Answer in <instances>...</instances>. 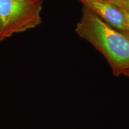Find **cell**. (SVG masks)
<instances>
[{"instance_id":"1","label":"cell","mask_w":129,"mask_h":129,"mask_svg":"<svg viewBox=\"0 0 129 129\" xmlns=\"http://www.w3.org/2000/svg\"><path fill=\"white\" fill-rule=\"evenodd\" d=\"M75 32L104 56L115 76L129 70V37L83 6Z\"/></svg>"},{"instance_id":"5","label":"cell","mask_w":129,"mask_h":129,"mask_svg":"<svg viewBox=\"0 0 129 129\" xmlns=\"http://www.w3.org/2000/svg\"><path fill=\"white\" fill-rule=\"evenodd\" d=\"M121 9V10L122 11V12H123L124 14L125 22H126V25L127 27V30H128V31H127V35L129 37V12H127V11H125V10L122 9Z\"/></svg>"},{"instance_id":"3","label":"cell","mask_w":129,"mask_h":129,"mask_svg":"<svg viewBox=\"0 0 129 129\" xmlns=\"http://www.w3.org/2000/svg\"><path fill=\"white\" fill-rule=\"evenodd\" d=\"M111 26L127 35L124 14L120 8L106 0H79Z\"/></svg>"},{"instance_id":"4","label":"cell","mask_w":129,"mask_h":129,"mask_svg":"<svg viewBox=\"0 0 129 129\" xmlns=\"http://www.w3.org/2000/svg\"><path fill=\"white\" fill-rule=\"evenodd\" d=\"M107 1L129 12V0H107Z\"/></svg>"},{"instance_id":"2","label":"cell","mask_w":129,"mask_h":129,"mask_svg":"<svg viewBox=\"0 0 129 129\" xmlns=\"http://www.w3.org/2000/svg\"><path fill=\"white\" fill-rule=\"evenodd\" d=\"M43 0H0V42L42 22Z\"/></svg>"},{"instance_id":"6","label":"cell","mask_w":129,"mask_h":129,"mask_svg":"<svg viewBox=\"0 0 129 129\" xmlns=\"http://www.w3.org/2000/svg\"><path fill=\"white\" fill-rule=\"evenodd\" d=\"M123 75H125V76L127 77H128V78H129V70L127 71H125L124 73L123 74Z\"/></svg>"},{"instance_id":"7","label":"cell","mask_w":129,"mask_h":129,"mask_svg":"<svg viewBox=\"0 0 129 129\" xmlns=\"http://www.w3.org/2000/svg\"><path fill=\"white\" fill-rule=\"evenodd\" d=\"M106 1H107V0H106Z\"/></svg>"}]
</instances>
